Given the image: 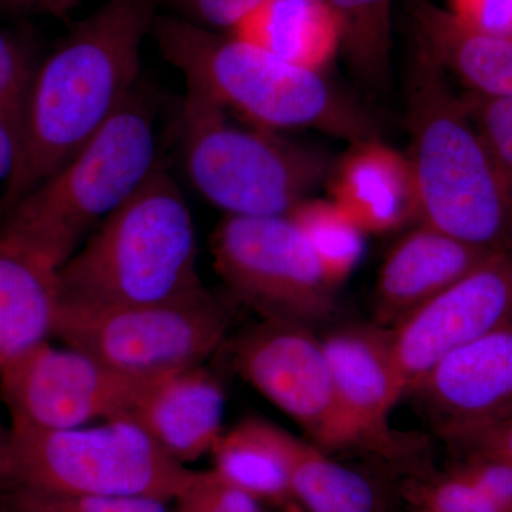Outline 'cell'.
<instances>
[{"mask_svg":"<svg viewBox=\"0 0 512 512\" xmlns=\"http://www.w3.org/2000/svg\"><path fill=\"white\" fill-rule=\"evenodd\" d=\"M154 19L153 0H106L37 66L0 214L55 174L136 92Z\"/></svg>","mask_w":512,"mask_h":512,"instance_id":"1","label":"cell"},{"mask_svg":"<svg viewBox=\"0 0 512 512\" xmlns=\"http://www.w3.org/2000/svg\"><path fill=\"white\" fill-rule=\"evenodd\" d=\"M417 222L485 251L512 249V192L446 72L421 50L407 77Z\"/></svg>","mask_w":512,"mask_h":512,"instance_id":"2","label":"cell"},{"mask_svg":"<svg viewBox=\"0 0 512 512\" xmlns=\"http://www.w3.org/2000/svg\"><path fill=\"white\" fill-rule=\"evenodd\" d=\"M151 32L187 89L204 94L268 130H316L355 144L377 138L369 111L336 89L319 70L285 62L231 35L222 37L170 16Z\"/></svg>","mask_w":512,"mask_h":512,"instance_id":"3","label":"cell"},{"mask_svg":"<svg viewBox=\"0 0 512 512\" xmlns=\"http://www.w3.org/2000/svg\"><path fill=\"white\" fill-rule=\"evenodd\" d=\"M59 276L64 299L92 305H151L207 292L198 274L194 218L160 161L70 256Z\"/></svg>","mask_w":512,"mask_h":512,"instance_id":"4","label":"cell"},{"mask_svg":"<svg viewBox=\"0 0 512 512\" xmlns=\"http://www.w3.org/2000/svg\"><path fill=\"white\" fill-rule=\"evenodd\" d=\"M153 113L146 97L131 94L89 143L0 214V234L62 268L156 168Z\"/></svg>","mask_w":512,"mask_h":512,"instance_id":"5","label":"cell"},{"mask_svg":"<svg viewBox=\"0 0 512 512\" xmlns=\"http://www.w3.org/2000/svg\"><path fill=\"white\" fill-rule=\"evenodd\" d=\"M228 111L187 89L181 109L184 160L191 183L228 217H285L328 181L325 154L239 126Z\"/></svg>","mask_w":512,"mask_h":512,"instance_id":"6","label":"cell"},{"mask_svg":"<svg viewBox=\"0 0 512 512\" xmlns=\"http://www.w3.org/2000/svg\"><path fill=\"white\" fill-rule=\"evenodd\" d=\"M197 473L165 453L130 417L64 430L10 423L2 488L171 503Z\"/></svg>","mask_w":512,"mask_h":512,"instance_id":"7","label":"cell"},{"mask_svg":"<svg viewBox=\"0 0 512 512\" xmlns=\"http://www.w3.org/2000/svg\"><path fill=\"white\" fill-rule=\"evenodd\" d=\"M229 313L205 292L151 305H92L62 296L53 336L127 375L200 366L224 342Z\"/></svg>","mask_w":512,"mask_h":512,"instance_id":"8","label":"cell"},{"mask_svg":"<svg viewBox=\"0 0 512 512\" xmlns=\"http://www.w3.org/2000/svg\"><path fill=\"white\" fill-rule=\"evenodd\" d=\"M212 255L232 295L264 319L315 328L338 309L335 286L289 215L225 218Z\"/></svg>","mask_w":512,"mask_h":512,"instance_id":"9","label":"cell"},{"mask_svg":"<svg viewBox=\"0 0 512 512\" xmlns=\"http://www.w3.org/2000/svg\"><path fill=\"white\" fill-rule=\"evenodd\" d=\"M151 379L121 373L82 350L56 348L46 340L0 375V400L10 423L74 429L127 417Z\"/></svg>","mask_w":512,"mask_h":512,"instance_id":"10","label":"cell"},{"mask_svg":"<svg viewBox=\"0 0 512 512\" xmlns=\"http://www.w3.org/2000/svg\"><path fill=\"white\" fill-rule=\"evenodd\" d=\"M238 375L274 404L322 450L348 447L340 419L332 367L315 328L264 319L234 346Z\"/></svg>","mask_w":512,"mask_h":512,"instance_id":"11","label":"cell"},{"mask_svg":"<svg viewBox=\"0 0 512 512\" xmlns=\"http://www.w3.org/2000/svg\"><path fill=\"white\" fill-rule=\"evenodd\" d=\"M512 318V249L488 255L390 328L406 394L454 350Z\"/></svg>","mask_w":512,"mask_h":512,"instance_id":"12","label":"cell"},{"mask_svg":"<svg viewBox=\"0 0 512 512\" xmlns=\"http://www.w3.org/2000/svg\"><path fill=\"white\" fill-rule=\"evenodd\" d=\"M322 340L348 447L393 450L396 434L390 416L406 396V387L390 330L377 323L343 326Z\"/></svg>","mask_w":512,"mask_h":512,"instance_id":"13","label":"cell"},{"mask_svg":"<svg viewBox=\"0 0 512 512\" xmlns=\"http://www.w3.org/2000/svg\"><path fill=\"white\" fill-rule=\"evenodd\" d=\"M420 394L444 439L512 414V318L444 357Z\"/></svg>","mask_w":512,"mask_h":512,"instance_id":"14","label":"cell"},{"mask_svg":"<svg viewBox=\"0 0 512 512\" xmlns=\"http://www.w3.org/2000/svg\"><path fill=\"white\" fill-rule=\"evenodd\" d=\"M224 410V386L200 365L151 379L127 417L185 466L211 453Z\"/></svg>","mask_w":512,"mask_h":512,"instance_id":"15","label":"cell"},{"mask_svg":"<svg viewBox=\"0 0 512 512\" xmlns=\"http://www.w3.org/2000/svg\"><path fill=\"white\" fill-rule=\"evenodd\" d=\"M491 254L429 225L410 229L380 266L373 295L377 325L393 328Z\"/></svg>","mask_w":512,"mask_h":512,"instance_id":"16","label":"cell"},{"mask_svg":"<svg viewBox=\"0 0 512 512\" xmlns=\"http://www.w3.org/2000/svg\"><path fill=\"white\" fill-rule=\"evenodd\" d=\"M329 198L366 234H383L417 221V194L406 156L379 138L352 144L332 165Z\"/></svg>","mask_w":512,"mask_h":512,"instance_id":"17","label":"cell"},{"mask_svg":"<svg viewBox=\"0 0 512 512\" xmlns=\"http://www.w3.org/2000/svg\"><path fill=\"white\" fill-rule=\"evenodd\" d=\"M60 269L0 234V375L53 338L62 303Z\"/></svg>","mask_w":512,"mask_h":512,"instance_id":"18","label":"cell"},{"mask_svg":"<svg viewBox=\"0 0 512 512\" xmlns=\"http://www.w3.org/2000/svg\"><path fill=\"white\" fill-rule=\"evenodd\" d=\"M421 50L444 72L488 97H512V36L468 29L447 10L419 0L413 6Z\"/></svg>","mask_w":512,"mask_h":512,"instance_id":"19","label":"cell"},{"mask_svg":"<svg viewBox=\"0 0 512 512\" xmlns=\"http://www.w3.org/2000/svg\"><path fill=\"white\" fill-rule=\"evenodd\" d=\"M231 32L285 62L319 72L342 40L338 16L326 0H268Z\"/></svg>","mask_w":512,"mask_h":512,"instance_id":"20","label":"cell"},{"mask_svg":"<svg viewBox=\"0 0 512 512\" xmlns=\"http://www.w3.org/2000/svg\"><path fill=\"white\" fill-rule=\"evenodd\" d=\"M211 454L212 470L259 503L293 501L282 427L265 420H244L221 434Z\"/></svg>","mask_w":512,"mask_h":512,"instance_id":"21","label":"cell"},{"mask_svg":"<svg viewBox=\"0 0 512 512\" xmlns=\"http://www.w3.org/2000/svg\"><path fill=\"white\" fill-rule=\"evenodd\" d=\"M292 500L305 512H377L375 488L311 441L282 429Z\"/></svg>","mask_w":512,"mask_h":512,"instance_id":"22","label":"cell"},{"mask_svg":"<svg viewBox=\"0 0 512 512\" xmlns=\"http://www.w3.org/2000/svg\"><path fill=\"white\" fill-rule=\"evenodd\" d=\"M392 0H326L340 25L350 67L367 89L386 92L390 73L389 12Z\"/></svg>","mask_w":512,"mask_h":512,"instance_id":"23","label":"cell"},{"mask_svg":"<svg viewBox=\"0 0 512 512\" xmlns=\"http://www.w3.org/2000/svg\"><path fill=\"white\" fill-rule=\"evenodd\" d=\"M289 217L301 229L323 274L338 289L365 255L366 232L330 198H308Z\"/></svg>","mask_w":512,"mask_h":512,"instance_id":"24","label":"cell"},{"mask_svg":"<svg viewBox=\"0 0 512 512\" xmlns=\"http://www.w3.org/2000/svg\"><path fill=\"white\" fill-rule=\"evenodd\" d=\"M2 508L10 512H173L168 501L119 495L52 494L3 488Z\"/></svg>","mask_w":512,"mask_h":512,"instance_id":"25","label":"cell"},{"mask_svg":"<svg viewBox=\"0 0 512 512\" xmlns=\"http://www.w3.org/2000/svg\"><path fill=\"white\" fill-rule=\"evenodd\" d=\"M36 70L28 46L0 30V117L18 134L19 140Z\"/></svg>","mask_w":512,"mask_h":512,"instance_id":"26","label":"cell"},{"mask_svg":"<svg viewBox=\"0 0 512 512\" xmlns=\"http://www.w3.org/2000/svg\"><path fill=\"white\" fill-rule=\"evenodd\" d=\"M471 120L512 192V97H463Z\"/></svg>","mask_w":512,"mask_h":512,"instance_id":"27","label":"cell"},{"mask_svg":"<svg viewBox=\"0 0 512 512\" xmlns=\"http://www.w3.org/2000/svg\"><path fill=\"white\" fill-rule=\"evenodd\" d=\"M173 512H262L259 501L222 480L214 470L197 477L175 498Z\"/></svg>","mask_w":512,"mask_h":512,"instance_id":"28","label":"cell"},{"mask_svg":"<svg viewBox=\"0 0 512 512\" xmlns=\"http://www.w3.org/2000/svg\"><path fill=\"white\" fill-rule=\"evenodd\" d=\"M414 503L416 512H500L458 471L417 488Z\"/></svg>","mask_w":512,"mask_h":512,"instance_id":"29","label":"cell"},{"mask_svg":"<svg viewBox=\"0 0 512 512\" xmlns=\"http://www.w3.org/2000/svg\"><path fill=\"white\" fill-rule=\"evenodd\" d=\"M458 473L468 478L500 512H512V466L490 454L467 451Z\"/></svg>","mask_w":512,"mask_h":512,"instance_id":"30","label":"cell"},{"mask_svg":"<svg viewBox=\"0 0 512 512\" xmlns=\"http://www.w3.org/2000/svg\"><path fill=\"white\" fill-rule=\"evenodd\" d=\"M447 12L468 29L512 36V0H448Z\"/></svg>","mask_w":512,"mask_h":512,"instance_id":"31","label":"cell"},{"mask_svg":"<svg viewBox=\"0 0 512 512\" xmlns=\"http://www.w3.org/2000/svg\"><path fill=\"white\" fill-rule=\"evenodd\" d=\"M464 451H478L501 458L512 466V414L468 430L448 440Z\"/></svg>","mask_w":512,"mask_h":512,"instance_id":"32","label":"cell"},{"mask_svg":"<svg viewBox=\"0 0 512 512\" xmlns=\"http://www.w3.org/2000/svg\"><path fill=\"white\" fill-rule=\"evenodd\" d=\"M185 9L202 22L218 28H237L242 20L261 8L268 0H181Z\"/></svg>","mask_w":512,"mask_h":512,"instance_id":"33","label":"cell"},{"mask_svg":"<svg viewBox=\"0 0 512 512\" xmlns=\"http://www.w3.org/2000/svg\"><path fill=\"white\" fill-rule=\"evenodd\" d=\"M20 140L13 128L0 117V183L8 184L19 160Z\"/></svg>","mask_w":512,"mask_h":512,"instance_id":"34","label":"cell"},{"mask_svg":"<svg viewBox=\"0 0 512 512\" xmlns=\"http://www.w3.org/2000/svg\"><path fill=\"white\" fill-rule=\"evenodd\" d=\"M0 9L16 10V12L42 10V12L52 13L50 0H0Z\"/></svg>","mask_w":512,"mask_h":512,"instance_id":"35","label":"cell"},{"mask_svg":"<svg viewBox=\"0 0 512 512\" xmlns=\"http://www.w3.org/2000/svg\"><path fill=\"white\" fill-rule=\"evenodd\" d=\"M9 451V429L3 426L0 421V487L3 485L6 477V467H8Z\"/></svg>","mask_w":512,"mask_h":512,"instance_id":"36","label":"cell"},{"mask_svg":"<svg viewBox=\"0 0 512 512\" xmlns=\"http://www.w3.org/2000/svg\"><path fill=\"white\" fill-rule=\"evenodd\" d=\"M82 0H50L52 5V15L63 16L70 12Z\"/></svg>","mask_w":512,"mask_h":512,"instance_id":"37","label":"cell"},{"mask_svg":"<svg viewBox=\"0 0 512 512\" xmlns=\"http://www.w3.org/2000/svg\"><path fill=\"white\" fill-rule=\"evenodd\" d=\"M285 512H305V511L302 510L301 505H299L298 503H293V501H291V503L286 504Z\"/></svg>","mask_w":512,"mask_h":512,"instance_id":"38","label":"cell"},{"mask_svg":"<svg viewBox=\"0 0 512 512\" xmlns=\"http://www.w3.org/2000/svg\"><path fill=\"white\" fill-rule=\"evenodd\" d=\"M2 512H10V511H8V510H3V508H2Z\"/></svg>","mask_w":512,"mask_h":512,"instance_id":"39","label":"cell"}]
</instances>
